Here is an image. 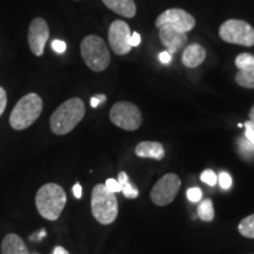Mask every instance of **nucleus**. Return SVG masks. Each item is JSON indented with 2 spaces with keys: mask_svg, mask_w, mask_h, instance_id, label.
<instances>
[{
  "mask_svg": "<svg viewBox=\"0 0 254 254\" xmlns=\"http://www.w3.org/2000/svg\"><path fill=\"white\" fill-rule=\"evenodd\" d=\"M33 254H38V253H33Z\"/></svg>",
  "mask_w": 254,
  "mask_h": 254,
  "instance_id": "nucleus-39",
  "label": "nucleus"
},
{
  "mask_svg": "<svg viewBox=\"0 0 254 254\" xmlns=\"http://www.w3.org/2000/svg\"><path fill=\"white\" fill-rule=\"evenodd\" d=\"M159 38H160L163 45L166 47L167 52H170L172 56L185 49L187 40H189L185 32L174 30L168 25H163L161 27H159Z\"/></svg>",
  "mask_w": 254,
  "mask_h": 254,
  "instance_id": "nucleus-12",
  "label": "nucleus"
},
{
  "mask_svg": "<svg viewBox=\"0 0 254 254\" xmlns=\"http://www.w3.org/2000/svg\"><path fill=\"white\" fill-rule=\"evenodd\" d=\"M135 154L140 158H150L163 160L165 157L164 146L157 141H142L136 145Z\"/></svg>",
  "mask_w": 254,
  "mask_h": 254,
  "instance_id": "nucleus-14",
  "label": "nucleus"
},
{
  "mask_svg": "<svg viewBox=\"0 0 254 254\" xmlns=\"http://www.w3.org/2000/svg\"><path fill=\"white\" fill-rule=\"evenodd\" d=\"M200 179L202 180L205 184H207L208 186H215V184L218 182V177L212 170H205L204 172L200 176Z\"/></svg>",
  "mask_w": 254,
  "mask_h": 254,
  "instance_id": "nucleus-22",
  "label": "nucleus"
},
{
  "mask_svg": "<svg viewBox=\"0 0 254 254\" xmlns=\"http://www.w3.org/2000/svg\"><path fill=\"white\" fill-rule=\"evenodd\" d=\"M100 105V101L97 99L95 97H92L91 98V106L93 107V109H95V107H98Z\"/></svg>",
  "mask_w": 254,
  "mask_h": 254,
  "instance_id": "nucleus-36",
  "label": "nucleus"
},
{
  "mask_svg": "<svg viewBox=\"0 0 254 254\" xmlns=\"http://www.w3.org/2000/svg\"><path fill=\"white\" fill-rule=\"evenodd\" d=\"M52 254H69V252L62 246H57V247H55V250H53Z\"/></svg>",
  "mask_w": 254,
  "mask_h": 254,
  "instance_id": "nucleus-35",
  "label": "nucleus"
},
{
  "mask_svg": "<svg viewBox=\"0 0 254 254\" xmlns=\"http://www.w3.org/2000/svg\"><path fill=\"white\" fill-rule=\"evenodd\" d=\"M182 182L174 173H167L159 179L151 190V200L157 206H166L176 199Z\"/></svg>",
  "mask_w": 254,
  "mask_h": 254,
  "instance_id": "nucleus-8",
  "label": "nucleus"
},
{
  "mask_svg": "<svg viewBox=\"0 0 254 254\" xmlns=\"http://www.w3.org/2000/svg\"><path fill=\"white\" fill-rule=\"evenodd\" d=\"M250 120H251V122L254 123V106L250 111Z\"/></svg>",
  "mask_w": 254,
  "mask_h": 254,
  "instance_id": "nucleus-38",
  "label": "nucleus"
},
{
  "mask_svg": "<svg viewBox=\"0 0 254 254\" xmlns=\"http://www.w3.org/2000/svg\"><path fill=\"white\" fill-rule=\"evenodd\" d=\"M202 198V190L199 187H192V189L187 190V199L192 202L201 201Z\"/></svg>",
  "mask_w": 254,
  "mask_h": 254,
  "instance_id": "nucleus-24",
  "label": "nucleus"
},
{
  "mask_svg": "<svg viewBox=\"0 0 254 254\" xmlns=\"http://www.w3.org/2000/svg\"><path fill=\"white\" fill-rule=\"evenodd\" d=\"M198 215L202 221L209 222L214 219V207L211 199H204L198 206Z\"/></svg>",
  "mask_w": 254,
  "mask_h": 254,
  "instance_id": "nucleus-17",
  "label": "nucleus"
},
{
  "mask_svg": "<svg viewBox=\"0 0 254 254\" xmlns=\"http://www.w3.org/2000/svg\"><path fill=\"white\" fill-rule=\"evenodd\" d=\"M219 184H220L221 189L228 190L232 186V178L227 172H221L219 174Z\"/></svg>",
  "mask_w": 254,
  "mask_h": 254,
  "instance_id": "nucleus-26",
  "label": "nucleus"
},
{
  "mask_svg": "<svg viewBox=\"0 0 254 254\" xmlns=\"http://www.w3.org/2000/svg\"><path fill=\"white\" fill-rule=\"evenodd\" d=\"M73 194H74V196L77 199H80L81 195H82V187L79 183L75 184L74 186H73Z\"/></svg>",
  "mask_w": 254,
  "mask_h": 254,
  "instance_id": "nucleus-32",
  "label": "nucleus"
},
{
  "mask_svg": "<svg viewBox=\"0 0 254 254\" xmlns=\"http://www.w3.org/2000/svg\"><path fill=\"white\" fill-rule=\"evenodd\" d=\"M163 25H168L174 30L187 33L194 28L195 19L183 8H168L161 14H159L155 20V26L158 28Z\"/></svg>",
  "mask_w": 254,
  "mask_h": 254,
  "instance_id": "nucleus-9",
  "label": "nucleus"
},
{
  "mask_svg": "<svg viewBox=\"0 0 254 254\" xmlns=\"http://www.w3.org/2000/svg\"><path fill=\"white\" fill-rule=\"evenodd\" d=\"M219 37L228 44L254 46V28L240 19H228L219 27Z\"/></svg>",
  "mask_w": 254,
  "mask_h": 254,
  "instance_id": "nucleus-6",
  "label": "nucleus"
},
{
  "mask_svg": "<svg viewBox=\"0 0 254 254\" xmlns=\"http://www.w3.org/2000/svg\"><path fill=\"white\" fill-rule=\"evenodd\" d=\"M50 38V28L44 18H34L28 27L27 41L31 52L34 56L41 57L44 55L47 40Z\"/></svg>",
  "mask_w": 254,
  "mask_h": 254,
  "instance_id": "nucleus-11",
  "label": "nucleus"
},
{
  "mask_svg": "<svg viewBox=\"0 0 254 254\" xmlns=\"http://www.w3.org/2000/svg\"><path fill=\"white\" fill-rule=\"evenodd\" d=\"M51 46H52L53 51L57 53H59V55H62V53H64L66 51V44L65 41L63 40H59V39L53 40L52 44H51Z\"/></svg>",
  "mask_w": 254,
  "mask_h": 254,
  "instance_id": "nucleus-28",
  "label": "nucleus"
},
{
  "mask_svg": "<svg viewBox=\"0 0 254 254\" xmlns=\"http://www.w3.org/2000/svg\"><path fill=\"white\" fill-rule=\"evenodd\" d=\"M140 43H141L140 34H139L138 32H134V33H132L131 39H129V44H131L132 49H133V47H138L139 45H140Z\"/></svg>",
  "mask_w": 254,
  "mask_h": 254,
  "instance_id": "nucleus-31",
  "label": "nucleus"
},
{
  "mask_svg": "<svg viewBox=\"0 0 254 254\" xmlns=\"http://www.w3.org/2000/svg\"><path fill=\"white\" fill-rule=\"evenodd\" d=\"M206 59V50L200 44L193 43L184 49L182 63L189 68H195Z\"/></svg>",
  "mask_w": 254,
  "mask_h": 254,
  "instance_id": "nucleus-13",
  "label": "nucleus"
},
{
  "mask_svg": "<svg viewBox=\"0 0 254 254\" xmlns=\"http://www.w3.org/2000/svg\"><path fill=\"white\" fill-rule=\"evenodd\" d=\"M244 126H245V136L254 145V123L249 120Z\"/></svg>",
  "mask_w": 254,
  "mask_h": 254,
  "instance_id": "nucleus-27",
  "label": "nucleus"
},
{
  "mask_svg": "<svg viewBox=\"0 0 254 254\" xmlns=\"http://www.w3.org/2000/svg\"><path fill=\"white\" fill-rule=\"evenodd\" d=\"M43 99L37 93L24 95L15 104L9 116V125L15 131H23L33 125L43 112Z\"/></svg>",
  "mask_w": 254,
  "mask_h": 254,
  "instance_id": "nucleus-3",
  "label": "nucleus"
},
{
  "mask_svg": "<svg viewBox=\"0 0 254 254\" xmlns=\"http://www.w3.org/2000/svg\"><path fill=\"white\" fill-rule=\"evenodd\" d=\"M95 98H97V99L100 101V104H103V103H105V101H106V95H105V94H101V93L97 94V95H95Z\"/></svg>",
  "mask_w": 254,
  "mask_h": 254,
  "instance_id": "nucleus-37",
  "label": "nucleus"
},
{
  "mask_svg": "<svg viewBox=\"0 0 254 254\" xmlns=\"http://www.w3.org/2000/svg\"><path fill=\"white\" fill-rule=\"evenodd\" d=\"M107 8L124 18H133L136 14L134 0H103Z\"/></svg>",
  "mask_w": 254,
  "mask_h": 254,
  "instance_id": "nucleus-15",
  "label": "nucleus"
},
{
  "mask_svg": "<svg viewBox=\"0 0 254 254\" xmlns=\"http://www.w3.org/2000/svg\"><path fill=\"white\" fill-rule=\"evenodd\" d=\"M236 82L244 88H254V68L238 72L236 74Z\"/></svg>",
  "mask_w": 254,
  "mask_h": 254,
  "instance_id": "nucleus-18",
  "label": "nucleus"
},
{
  "mask_svg": "<svg viewBox=\"0 0 254 254\" xmlns=\"http://www.w3.org/2000/svg\"><path fill=\"white\" fill-rule=\"evenodd\" d=\"M172 59H173V56L171 55L170 52H167V51H164V52H161L160 55H159V60H160L163 64H165V65L170 64L172 62Z\"/></svg>",
  "mask_w": 254,
  "mask_h": 254,
  "instance_id": "nucleus-30",
  "label": "nucleus"
},
{
  "mask_svg": "<svg viewBox=\"0 0 254 254\" xmlns=\"http://www.w3.org/2000/svg\"><path fill=\"white\" fill-rule=\"evenodd\" d=\"M252 254H254V253H252Z\"/></svg>",
  "mask_w": 254,
  "mask_h": 254,
  "instance_id": "nucleus-40",
  "label": "nucleus"
},
{
  "mask_svg": "<svg viewBox=\"0 0 254 254\" xmlns=\"http://www.w3.org/2000/svg\"><path fill=\"white\" fill-rule=\"evenodd\" d=\"M67 196L64 189L58 184L49 183L38 190L36 195V206L43 218L50 221H56L60 217L66 206Z\"/></svg>",
  "mask_w": 254,
  "mask_h": 254,
  "instance_id": "nucleus-2",
  "label": "nucleus"
},
{
  "mask_svg": "<svg viewBox=\"0 0 254 254\" xmlns=\"http://www.w3.org/2000/svg\"><path fill=\"white\" fill-rule=\"evenodd\" d=\"M80 53L87 67L94 72H103L109 67L111 55L103 38L90 34L81 40Z\"/></svg>",
  "mask_w": 254,
  "mask_h": 254,
  "instance_id": "nucleus-5",
  "label": "nucleus"
},
{
  "mask_svg": "<svg viewBox=\"0 0 254 254\" xmlns=\"http://www.w3.org/2000/svg\"><path fill=\"white\" fill-rule=\"evenodd\" d=\"M238 230H239V233L243 237L254 239V214H251L249 217L244 218L240 221Z\"/></svg>",
  "mask_w": 254,
  "mask_h": 254,
  "instance_id": "nucleus-20",
  "label": "nucleus"
},
{
  "mask_svg": "<svg viewBox=\"0 0 254 254\" xmlns=\"http://www.w3.org/2000/svg\"><path fill=\"white\" fill-rule=\"evenodd\" d=\"M36 237H31V240H37V241H40L41 239H43L44 237L46 236V231L45 230H41L39 233H36L34 234Z\"/></svg>",
  "mask_w": 254,
  "mask_h": 254,
  "instance_id": "nucleus-34",
  "label": "nucleus"
},
{
  "mask_svg": "<svg viewBox=\"0 0 254 254\" xmlns=\"http://www.w3.org/2000/svg\"><path fill=\"white\" fill-rule=\"evenodd\" d=\"M0 251H1V254H30L24 240L14 233L7 234L2 239Z\"/></svg>",
  "mask_w": 254,
  "mask_h": 254,
  "instance_id": "nucleus-16",
  "label": "nucleus"
},
{
  "mask_svg": "<svg viewBox=\"0 0 254 254\" xmlns=\"http://www.w3.org/2000/svg\"><path fill=\"white\" fill-rule=\"evenodd\" d=\"M122 192H123V194L125 195L126 198H128V199H135L136 196L139 195L138 189H136L134 185H132V184L129 183V182L126 183L125 185L123 186Z\"/></svg>",
  "mask_w": 254,
  "mask_h": 254,
  "instance_id": "nucleus-23",
  "label": "nucleus"
},
{
  "mask_svg": "<svg viewBox=\"0 0 254 254\" xmlns=\"http://www.w3.org/2000/svg\"><path fill=\"white\" fill-rule=\"evenodd\" d=\"M6 106H7V94L4 88L0 86V117L5 112Z\"/></svg>",
  "mask_w": 254,
  "mask_h": 254,
  "instance_id": "nucleus-29",
  "label": "nucleus"
},
{
  "mask_svg": "<svg viewBox=\"0 0 254 254\" xmlns=\"http://www.w3.org/2000/svg\"><path fill=\"white\" fill-rule=\"evenodd\" d=\"M110 119L114 125L125 131H135L142 123L139 107L128 101H118L114 104L110 111Z\"/></svg>",
  "mask_w": 254,
  "mask_h": 254,
  "instance_id": "nucleus-7",
  "label": "nucleus"
},
{
  "mask_svg": "<svg viewBox=\"0 0 254 254\" xmlns=\"http://www.w3.org/2000/svg\"><path fill=\"white\" fill-rule=\"evenodd\" d=\"M85 112V104L80 98H71L66 100L51 116V129L57 135L67 134L84 119Z\"/></svg>",
  "mask_w": 254,
  "mask_h": 254,
  "instance_id": "nucleus-1",
  "label": "nucleus"
},
{
  "mask_svg": "<svg viewBox=\"0 0 254 254\" xmlns=\"http://www.w3.org/2000/svg\"><path fill=\"white\" fill-rule=\"evenodd\" d=\"M117 180H118L120 185H122V189H123V186L125 185L126 183H128V182H129L128 176H127V173H126V172H120V173H119V176H118V179H117Z\"/></svg>",
  "mask_w": 254,
  "mask_h": 254,
  "instance_id": "nucleus-33",
  "label": "nucleus"
},
{
  "mask_svg": "<svg viewBox=\"0 0 254 254\" xmlns=\"http://www.w3.org/2000/svg\"><path fill=\"white\" fill-rule=\"evenodd\" d=\"M131 28L124 20H114L109 28V44L117 56H125L131 52Z\"/></svg>",
  "mask_w": 254,
  "mask_h": 254,
  "instance_id": "nucleus-10",
  "label": "nucleus"
},
{
  "mask_svg": "<svg viewBox=\"0 0 254 254\" xmlns=\"http://www.w3.org/2000/svg\"><path fill=\"white\" fill-rule=\"evenodd\" d=\"M236 66L239 71L254 68V56L251 53H241L236 58Z\"/></svg>",
  "mask_w": 254,
  "mask_h": 254,
  "instance_id": "nucleus-21",
  "label": "nucleus"
},
{
  "mask_svg": "<svg viewBox=\"0 0 254 254\" xmlns=\"http://www.w3.org/2000/svg\"><path fill=\"white\" fill-rule=\"evenodd\" d=\"M238 152L246 160L254 158V145L251 142L246 136H240L237 140Z\"/></svg>",
  "mask_w": 254,
  "mask_h": 254,
  "instance_id": "nucleus-19",
  "label": "nucleus"
},
{
  "mask_svg": "<svg viewBox=\"0 0 254 254\" xmlns=\"http://www.w3.org/2000/svg\"><path fill=\"white\" fill-rule=\"evenodd\" d=\"M106 186V189L110 190V192L118 193L122 192V185H120L119 182L117 179H113V178H110V179L106 180V183L104 184Z\"/></svg>",
  "mask_w": 254,
  "mask_h": 254,
  "instance_id": "nucleus-25",
  "label": "nucleus"
},
{
  "mask_svg": "<svg viewBox=\"0 0 254 254\" xmlns=\"http://www.w3.org/2000/svg\"><path fill=\"white\" fill-rule=\"evenodd\" d=\"M92 214L101 225H110L118 217V200L116 193L110 192L104 184H98L92 190Z\"/></svg>",
  "mask_w": 254,
  "mask_h": 254,
  "instance_id": "nucleus-4",
  "label": "nucleus"
}]
</instances>
